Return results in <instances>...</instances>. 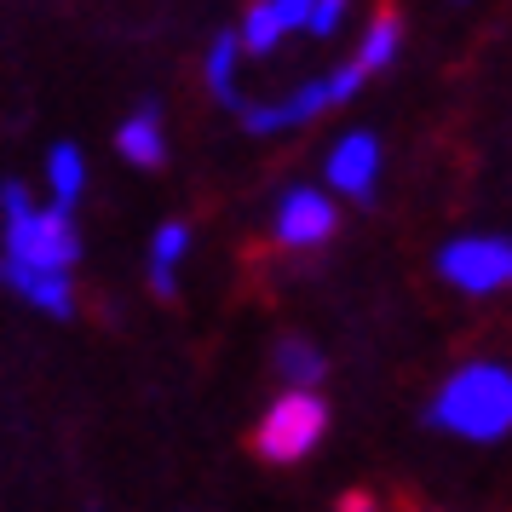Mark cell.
I'll use <instances>...</instances> for the list:
<instances>
[{"label":"cell","instance_id":"5b68a950","mask_svg":"<svg viewBox=\"0 0 512 512\" xmlns=\"http://www.w3.org/2000/svg\"><path fill=\"white\" fill-rule=\"evenodd\" d=\"M438 271L461 294H495L512 277V242H501V236H461V242H449L438 254Z\"/></svg>","mask_w":512,"mask_h":512},{"label":"cell","instance_id":"6da1fadb","mask_svg":"<svg viewBox=\"0 0 512 512\" xmlns=\"http://www.w3.org/2000/svg\"><path fill=\"white\" fill-rule=\"evenodd\" d=\"M432 426L472 443H495L512 432V374L501 363H472L461 369L432 403Z\"/></svg>","mask_w":512,"mask_h":512},{"label":"cell","instance_id":"277c9868","mask_svg":"<svg viewBox=\"0 0 512 512\" xmlns=\"http://www.w3.org/2000/svg\"><path fill=\"white\" fill-rule=\"evenodd\" d=\"M323 432H328L323 397L311 392V386H294V392L277 397L265 409V420H259V455L265 461H300V455H311L323 443Z\"/></svg>","mask_w":512,"mask_h":512},{"label":"cell","instance_id":"5bb4252c","mask_svg":"<svg viewBox=\"0 0 512 512\" xmlns=\"http://www.w3.org/2000/svg\"><path fill=\"white\" fill-rule=\"evenodd\" d=\"M277 369H282V380H294V386H317V380H323V357H317V346H305V340H282Z\"/></svg>","mask_w":512,"mask_h":512},{"label":"cell","instance_id":"7c38bea8","mask_svg":"<svg viewBox=\"0 0 512 512\" xmlns=\"http://www.w3.org/2000/svg\"><path fill=\"white\" fill-rule=\"evenodd\" d=\"M47 179H52V202H58V208H75V196H81V185H87V162H81L75 144H52Z\"/></svg>","mask_w":512,"mask_h":512},{"label":"cell","instance_id":"2e32d148","mask_svg":"<svg viewBox=\"0 0 512 512\" xmlns=\"http://www.w3.org/2000/svg\"><path fill=\"white\" fill-rule=\"evenodd\" d=\"M346 18V0H311V12H305V29L311 35H334Z\"/></svg>","mask_w":512,"mask_h":512},{"label":"cell","instance_id":"ba28073f","mask_svg":"<svg viewBox=\"0 0 512 512\" xmlns=\"http://www.w3.org/2000/svg\"><path fill=\"white\" fill-rule=\"evenodd\" d=\"M0 282H6L12 294H24L29 305H41L47 317H70L75 311L70 271H35V265H12V259H0Z\"/></svg>","mask_w":512,"mask_h":512},{"label":"cell","instance_id":"9c48e42d","mask_svg":"<svg viewBox=\"0 0 512 512\" xmlns=\"http://www.w3.org/2000/svg\"><path fill=\"white\" fill-rule=\"evenodd\" d=\"M116 150H121V156H127L133 167H162V162H167V133H162V116H156V104H144L139 116L121 121Z\"/></svg>","mask_w":512,"mask_h":512},{"label":"cell","instance_id":"8fae6325","mask_svg":"<svg viewBox=\"0 0 512 512\" xmlns=\"http://www.w3.org/2000/svg\"><path fill=\"white\" fill-rule=\"evenodd\" d=\"M397 47H403V18H397V12H380V18L369 24V35H363V47H357L351 64H357L363 75H380L397 58Z\"/></svg>","mask_w":512,"mask_h":512},{"label":"cell","instance_id":"52a82bcc","mask_svg":"<svg viewBox=\"0 0 512 512\" xmlns=\"http://www.w3.org/2000/svg\"><path fill=\"white\" fill-rule=\"evenodd\" d=\"M374 179H380V144L374 133H346L328 156V185L346 190L351 202H374Z\"/></svg>","mask_w":512,"mask_h":512},{"label":"cell","instance_id":"4fadbf2b","mask_svg":"<svg viewBox=\"0 0 512 512\" xmlns=\"http://www.w3.org/2000/svg\"><path fill=\"white\" fill-rule=\"evenodd\" d=\"M236 52H242V41L236 35H219L213 41V52H208V87H213V98L225 104V110H236Z\"/></svg>","mask_w":512,"mask_h":512},{"label":"cell","instance_id":"9a60e30c","mask_svg":"<svg viewBox=\"0 0 512 512\" xmlns=\"http://www.w3.org/2000/svg\"><path fill=\"white\" fill-rule=\"evenodd\" d=\"M236 41H242L248 52H259V58L277 47V41H282V24H277V12H271V0L248 6V18H242V35H236Z\"/></svg>","mask_w":512,"mask_h":512},{"label":"cell","instance_id":"3957f363","mask_svg":"<svg viewBox=\"0 0 512 512\" xmlns=\"http://www.w3.org/2000/svg\"><path fill=\"white\" fill-rule=\"evenodd\" d=\"M363 81H369V75L357 70V64H346V70H334V75H323V81L300 87V93H288L282 104H248V98H236L231 116L242 121L248 133H288V127H305V121H317L323 110L346 104Z\"/></svg>","mask_w":512,"mask_h":512},{"label":"cell","instance_id":"30bf717a","mask_svg":"<svg viewBox=\"0 0 512 512\" xmlns=\"http://www.w3.org/2000/svg\"><path fill=\"white\" fill-rule=\"evenodd\" d=\"M185 248H190V225H185V219H167L162 231H156V242H150V282H156V294H162V300L179 288L173 265L185 259Z\"/></svg>","mask_w":512,"mask_h":512},{"label":"cell","instance_id":"8992f818","mask_svg":"<svg viewBox=\"0 0 512 512\" xmlns=\"http://www.w3.org/2000/svg\"><path fill=\"white\" fill-rule=\"evenodd\" d=\"M334 202L323 190H288L277 202V242L282 248H323L334 236Z\"/></svg>","mask_w":512,"mask_h":512},{"label":"cell","instance_id":"e0dca14e","mask_svg":"<svg viewBox=\"0 0 512 512\" xmlns=\"http://www.w3.org/2000/svg\"><path fill=\"white\" fill-rule=\"evenodd\" d=\"M271 12H277L282 35H288V29H305V12H311V0H271Z\"/></svg>","mask_w":512,"mask_h":512},{"label":"cell","instance_id":"7a4b0ae2","mask_svg":"<svg viewBox=\"0 0 512 512\" xmlns=\"http://www.w3.org/2000/svg\"><path fill=\"white\" fill-rule=\"evenodd\" d=\"M0 213H6V259L35 265V271H70L81 259L70 208H35L24 185H0Z\"/></svg>","mask_w":512,"mask_h":512}]
</instances>
